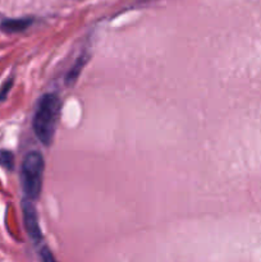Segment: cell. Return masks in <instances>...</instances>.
Here are the masks:
<instances>
[{"label": "cell", "mask_w": 261, "mask_h": 262, "mask_svg": "<svg viewBox=\"0 0 261 262\" xmlns=\"http://www.w3.org/2000/svg\"><path fill=\"white\" fill-rule=\"evenodd\" d=\"M60 117V100L56 95L46 94L38 100L33 117V130L44 146H50Z\"/></svg>", "instance_id": "1"}, {"label": "cell", "mask_w": 261, "mask_h": 262, "mask_svg": "<svg viewBox=\"0 0 261 262\" xmlns=\"http://www.w3.org/2000/svg\"><path fill=\"white\" fill-rule=\"evenodd\" d=\"M44 170H45V161L40 152L31 151L25 156L20 168V183L26 197L31 201L40 197L42 189Z\"/></svg>", "instance_id": "2"}, {"label": "cell", "mask_w": 261, "mask_h": 262, "mask_svg": "<svg viewBox=\"0 0 261 262\" xmlns=\"http://www.w3.org/2000/svg\"><path fill=\"white\" fill-rule=\"evenodd\" d=\"M22 211L23 222H25V228L28 237L35 243H40L42 239V233H41L40 224H38L37 210L31 200H25L22 202Z\"/></svg>", "instance_id": "3"}, {"label": "cell", "mask_w": 261, "mask_h": 262, "mask_svg": "<svg viewBox=\"0 0 261 262\" xmlns=\"http://www.w3.org/2000/svg\"><path fill=\"white\" fill-rule=\"evenodd\" d=\"M87 60H89V55H87L86 53H83L81 56H79L78 59H77L76 63L72 66V68L69 69V72L67 73V77H66V83L67 84H73L74 82L77 81L78 76L81 74L82 69H83V67L86 66Z\"/></svg>", "instance_id": "4"}, {"label": "cell", "mask_w": 261, "mask_h": 262, "mask_svg": "<svg viewBox=\"0 0 261 262\" xmlns=\"http://www.w3.org/2000/svg\"><path fill=\"white\" fill-rule=\"evenodd\" d=\"M32 20L30 18H19V19H7L2 23L3 31L8 33L20 32V31L26 30L28 26L31 25Z\"/></svg>", "instance_id": "5"}, {"label": "cell", "mask_w": 261, "mask_h": 262, "mask_svg": "<svg viewBox=\"0 0 261 262\" xmlns=\"http://www.w3.org/2000/svg\"><path fill=\"white\" fill-rule=\"evenodd\" d=\"M0 166H3L7 170H13L14 169V155L10 151H0Z\"/></svg>", "instance_id": "6"}, {"label": "cell", "mask_w": 261, "mask_h": 262, "mask_svg": "<svg viewBox=\"0 0 261 262\" xmlns=\"http://www.w3.org/2000/svg\"><path fill=\"white\" fill-rule=\"evenodd\" d=\"M40 255H41V260L42 262H58L54 257V255L51 253V251L49 250L48 247H42L40 251Z\"/></svg>", "instance_id": "7"}, {"label": "cell", "mask_w": 261, "mask_h": 262, "mask_svg": "<svg viewBox=\"0 0 261 262\" xmlns=\"http://www.w3.org/2000/svg\"><path fill=\"white\" fill-rule=\"evenodd\" d=\"M12 83H13L12 79H8V82L4 84V87H3V89H2V92H0V100L4 99L5 95H7L8 92H9L10 87H12Z\"/></svg>", "instance_id": "8"}]
</instances>
